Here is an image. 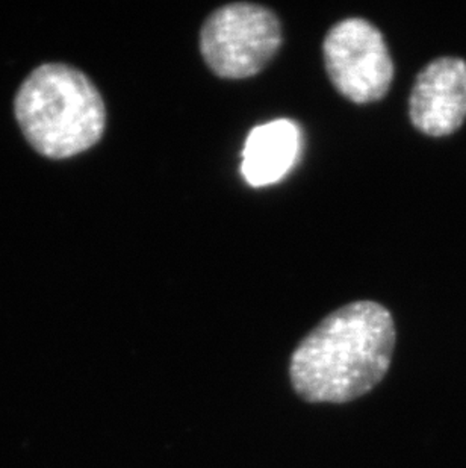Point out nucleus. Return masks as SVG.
Instances as JSON below:
<instances>
[{
    "label": "nucleus",
    "mask_w": 466,
    "mask_h": 468,
    "mask_svg": "<svg viewBox=\"0 0 466 468\" xmlns=\"http://www.w3.org/2000/svg\"><path fill=\"white\" fill-rule=\"evenodd\" d=\"M278 16L262 5L235 2L216 9L203 23L200 53L223 80H246L269 66L281 49Z\"/></svg>",
    "instance_id": "obj_3"
},
{
    "label": "nucleus",
    "mask_w": 466,
    "mask_h": 468,
    "mask_svg": "<svg viewBox=\"0 0 466 468\" xmlns=\"http://www.w3.org/2000/svg\"><path fill=\"white\" fill-rule=\"evenodd\" d=\"M302 144V131L292 120H273L256 126L242 151V176L251 186L276 184L294 167Z\"/></svg>",
    "instance_id": "obj_6"
},
{
    "label": "nucleus",
    "mask_w": 466,
    "mask_h": 468,
    "mask_svg": "<svg viewBox=\"0 0 466 468\" xmlns=\"http://www.w3.org/2000/svg\"><path fill=\"white\" fill-rule=\"evenodd\" d=\"M14 110L27 143L46 158L84 154L105 133L101 91L89 76L69 64L37 67L20 85Z\"/></svg>",
    "instance_id": "obj_2"
},
{
    "label": "nucleus",
    "mask_w": 466,
    "mask_h": 468,
    "mask_svg": "<svg viewBox=\"0 0 466 468\" xmlns=\"http://www.w3.org/2000/svg\"><path fill=\"white\" fill-rule=\"evenodd\" d=\"M409 115L430 137L456 133L466 119V61L444 57L424 67L410 93Z\"/></svg>",
    "instance_id": "obj_5"
},
{
    "label": "nucleus",
    "mask_w": 466,
    "mask_h": 468,
    "mask_svg": "<svg viewBox=\"0 0 466 468\" xmlns=\"http://www.w3.org/2000/svg\"><path fill=\"white\" fill-rule=\"evenodd\" d=\"M323 57L330 82L350 102H377L391 89V53L382 32L365 18H345L330 27Z\"/></svg>",
    "instance_id": "obj_4"
},
{
    "label": "nucleus",
    "mask_w": 466,
    "mask_h": 468,
    "mask_svg": "<svg viewBox=\"0 0 466 468\" xmlns=\"http://www.w3.org/2000/svg\"><path fill=\"white\" fill-rule=\"evenodd\" d=\"M396 343V323L385 306L352 302L300 341L291 356V384L306 402H352L385 379Z\"/></svg>",
    "instance_id": "obj_1"
}]
</instances>
